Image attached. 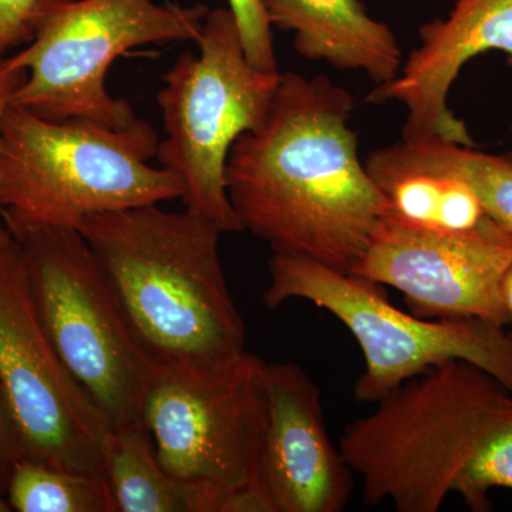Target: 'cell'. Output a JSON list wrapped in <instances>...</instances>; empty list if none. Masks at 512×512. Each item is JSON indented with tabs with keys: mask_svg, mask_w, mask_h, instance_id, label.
Returning <instances> with one entry per match:
<instances>
[{
	"mask_svg": "<svg viewBox=\"0 0 512 512\" xmlns=\"http://www.w3.org/2000/svg\"><path fill=\"white\" fill-rule=\"evenodd\" d=\"M353 109L352 94L328 77L282 73L264 123L229 151V201L274 254L350 272L386 214L359 157Z\"/></svg>",
	"mask_w": 512,
	"mask_h": 512,
	"instance_id": "1",
	"label": "cell"
},
{
	"mask_svg": "<svg viewBox=\"0 0 512 512\" xmlns=\"http://www.w3.org/2000/svg\"><path fill=\"white\" fill-rule=\"evenodd\" d=\"M76 228L157 369L205 372L247 352L245 322L222 269V232L210 221L153 204L92 215Z\"/></svg>",
	"mask_w": 512,
	"mask_h": 512,
	"instance_id": "2",
	"label": "cell"
},
{
	"mask_svg": "<svg viewBox=\"0 0 512 512\" xmlns=\"http://www.w3.org/2000/svg\"><path fill=\"white\" fill-rule=\"evenodd\" d=\"M512 423V393L461 360L426 370L377 400L339 441L366 504L437 512L458 494L474 512L491 510L485 468Z\"/></svg>",
	"mask_w": 512,
	"mask_h": 512,
	"instance_id": "3",
	"label": "cell"
},
{
	"mask_svg": "<svg viewBox=\"0 0 512 512\" xmlns=\"http://www.w3.org/2000/svg\"><path fill=\"white\" fill-rule=\"evenodd\" d=\"M0 134L6 224L76 228L92 215L183 198V181L150 165L160 141L147 121H55L10 104Z\"/></svg>",
	"mask_w": 512,
	"mask_h": 512,
	"instance_id": "4",
	"label": "cell"
},
{
	"mask_svg": "<svg viewBox=\"0 0 512 512\" xmlns=\"http://www.w3.org/2000/svg\"><path fill=\"white\" fill-rule=\"evenodd\" d=\"M195 43L200 53L178 57L157 93L165 138L156 157L183 181L185 210L234 234L244 229L225 185L229 151L264 123L282 73L249 63L229 8L208 12Z\"/></svg>",
	"mask_w": 512,
	"mask_h": 512,
	"instance_id": "5",
	"label": "cell"
},
{
	"mask_svg": "<svg viewBox=\"0 0 512 512\" xmlns=\"http://www.w3.org/2000/svg\"><path fill=\"white\" fill-rule=\"evenodd\" d=\"M210 9L153 0H42L29 47L6 59L25 70L10 104L43 119H87L114 128L137 120L106 89L111 64L144 45L197 42Z\"/></svg>",
	"mask_w": 512,
	"mask_h": 512,
	"instance_id": "6",
	"label": "cell"
},
{
	"mask_svg": "<svg viewBox=\"0 0 512 512\" xmlns=\"http://www.w3.org/2000/svg\"><path fill=\"white\" fill-rule=\"evenodd\" d=\"M382 285L302 256L274 254L262 295L275 311L292 299L338 318L359 343L365 367L359 402L376 403L413 377L453 360L480 367L512 393V336L483 319H427L400 311Z\"/></svg>",
	"mask_w": 512,
	"mask_h": 512,
	"instance_id": "7",
	"label": "cell"
},
{
	"mask_svg": "<svg viewBox=\"0 0 512 512\" xmlns=\"http://www.w3.org/2000/svg\"><path fill=\"white\" fill-rule=\"evenodd\" d=\"M22 248L53 346L110 429L141 423L157 367L138 345L99 258L73 227L6 224Z\"/></svg>",
	"mask_w": 512,
	"mask_h": 512,
	"instance_id": "8",
	"label": "cell"
},
{
	"mask_svg": "<svg viewBox=\"0 0 512 512\" xmlns=\"http://www.w3.org/2000/svg\"><path fill=\"white\" fill-rule=\"evenodd\" d=\"M0 389L23 458L104 477L109 423L47 335L12 234L0 245Z\"/></svg>",
	"mask_w": 512,
	"mask_h": 512,
	"instance_id": "9",
	"label": "cell"
},
{
	"mask_svg": "<svg viewBox=\"0 0 512 512\" xmlns=\"http://www.w3.org/2000/svg\"><path fill=\"white\" fill-rule=\"evenodd\" d=\"M265 365L245 352L205 372L156 369L141 423L170 476L227 490L255 480L266 423Z\"/></svg>",
	"mask_w": 512,
	"mask_h": 512,
	"instance_id": "10",
	"label": "cell"
},
{
	"mask_svg": "<svg viewBox=\"0 0 512 512\" xmlns=\"http://www.w3.org/2000/svg\"><path fill=\"white\" fill-rule=\"evenodd\" d=\"M512 235L493 220L470 232H440L380 220L349 274L404 296L427 319H483L507 326L505 272Z\"/></svg>",
	"mask_w": 512,
	"mask_h": 512,
	"instance_id": "11",
	"label": "cell"
},
{
	"mask_svg": "<svg viewBox=\"0 0 512 512\" xmlns=\"http://www.w3.org/2000/svg\"><path fill=\"white\" fill-rule=\"evenodd\" d=\"M258 478L275 512L345 510L355 473L330 440L318 384L292 362L266 363Z\"/></svg>",
	"mask_w": 512,
	"mask_h": 512,
	"instance_id": "12",
	"label": "cell"
},
{
	"mask_svg": "<svg viewBox=\"0 0 512 512\" xmlns=\"http://www.w3.org/2000/svg\"><path fill=\"white\" fill-rule=\"evenodd\" d=\"M419 35L420 45L399 74L376 86L366 100L403 104V138H441L477 147L466 123L448 109V94L474 57L498 50L512 59V0H456L446 19L431 20Z\"/></svg>",
	"mask_w": 512,
	"mask_h": 512,
	"instance_id": "13",
	"label": "cell"
},
{
	"mask_svg": "<svg viewBox=\"0 0 512 512\" xmlns=\"http://www.w3.org/2000/svg\"><path fill=\"white\" fill-rule=\"evenodd\" d=\"M264 5L271 25L292 33L303 59L365 73L376 86L392 82L402 69L393 30L373 19L360 0H264Z\"/></svg>",
	"mask_w": 512,
	"mask_h": 512,
	"instance_id": "14",
	"label": "cell"
},
{
	"mask_svg": "<svg viewBox=\"0 0 512 512\" xmlns=\"http://www.w3.org/2000/svg\"><path fill=\"white\" fill-rule=\"evenodd\" d=\"M367 173L386 202V217L440 232H470L491 220L470 184L403 140L372 151Z\"/></svg>",
	"mask_w": 512,
	"mask_h": 512,
	"instance_id": "15",
	"label": "cell"
},
{
	"mask_svg": "<svg viewBox=\"0 0 512 512\" xmlns=\"http://www.w3.org/2000/svg\"><path fill=\"white\" fill-rule=\"evenodd\" d=\"M103 471L116 512H220L228 491L170 476L143 423L107 431Z\"/></svg>",
	"mask_w": 512,
	"mask_h": 512,
	"instance_id": "16",
	"label": "cell"
},
{
	"mask_svg": "<svg viewBox=\"0 0 512 512\" xmlns=\"http://www.w3.org/2000/svg\"><path fill=\"white\" fill-rule=\"evenodd\" d=\"M6 500L18 512H116L106 477L20 458L10 474Z\"/></svg>",
	"mask_w": 512,
	"mask_h": 512,
	"instance_id": "17",
	"label": "cell"
},
{
	"mask_svg": "<svg viewBox=\"0 0 512 512\" xmlns=\"http://www.w3.org/2000/svg\"><path fill=\"white\" fill-rule=\"evenodd\" d=\"M433 163L470 184L484 211L512 235V158L491 156L441 138H403Z\"/></svg>",
	"mask_w": 512,
	"mask_h": 512,
	"instance_id": "18",
	"label": "cell"
},
{
	"mask_svg": "<svg viewBox=\"0 0 512 512\" xmlns=\"http://www.w3.org/2000/svg\"><path fill=\"white\" fill-rule=\"evenodd\" d=\"M234 13L249 63L266 72L278 70L274 35L264 0H228Z\"/></svg>",
	"mask_w": 512,
	"mask_h": 512,
	"instance_id": "19",
	"label": "cell"
},
{
	"mask_svg": "<svg viewBox=\"0 0 512 512\" xmlns=\"http://www.w3.org/2000/svg\"><path fill=\"white\" fill-rule=\"evenodd\" d=\"M40 2L0 0V56L32 40L33 19Z\"/></svg>",
	"mask_w": 512,
	"mask_h": 512,
	"instance_id": "20",
	"label": "cell"
},
{
	"mask_svg": "<svg viewBox=\"0 0 512 512\" xmlns=\"http://www.w3.org/2000/svg\"><path fill=\"white\" fill-rule=\"evenodd\" d=\"M20 458H23L22 448L0 389V494L5 497L10 474Z\"/></svg>",
	"mask_w": 512,
	"mask_h": 512,
	"instance_id": "21",
	"label": "cell"
},
{
	"mask_svg": "<svg viewBox=\"0 0 512 512\" xmlns=\"http://www.w3.org/2000/svg\"><path fill=\"white\" fill-rule=\"evenodd\" d=\"M25 76V70H9L6 69V64L3 72L0 73V130H2L5 111L10 106L12 94L15 92L16 87L19 86V83L25 79ZM0 148H2V134H0ZM0 217H3L2 207H0Z\"/></svg>",
	"mask_w": 512,
	"mask_h": 512,
	"instance_id": "22",
	"label": "cell"
},
{
	"mask_svg": "<svg viewBox=\"0 0 512 512\" xmlns=\"http://www.w3.org/2000/svg\"><path fill=\"white\" fill-rule=\"evenodd\" d=\"M503 299L505 308H507L508 315H510L512 323V262L508 266L507 272L504 275L503 281Z\"/></svg>",
	"mask_w": 512,
	"mask_h": 512,
	"instance_id": "23",
	"label": "cell"
},
{
	"mask_svg": "<svg viewBox=\"0 0 512 512\" xmlns=\"http://www.w3.org/2000/svg\"><path fill=\"white\" fill-rule=\"evenodd\" d=\"M9 229L6 227V222L3 220V217H0V245L6 241V238L9 237Z\"/></svg>",
	"mask_w": 512,
	"mask_h": 512,
	"instance_id": "24",
	"label": "cell"
},
{
	"mask_svg": "<svg viewBox=\"0 0 512 512\" xmlns=\"http://www.w3.org/2000/svg\"><path fill=\"white\" fill-rule=\"evenodd\" d=\"M10 511H12V508H10L8 500H6L5 495L0 494V512H10Z\"/></svg>",
	"mask_w": 512,
	"mask_h": 512,
	"instance_id": "25",
	"label": "cell"
},
{
	"mask_svg": "<svg viewBox=\"0 0 512 512\" xmlns=\"http://www.w3.org/2000/svg\"><path fill=\"white\" fill-rule=\"evenodd\" d=\"M5 64H6V57L0 56V73H2L3 69H5Z\"/></svg>",
	"mask_w": 512,
	"mask_h": 512,
	"instance_id": "26",
	"label": "cell"
},
{
	"mask_svg": "<svg viewBox=\"0 0 512 512\" xmlns=\"http://www.w3.org/2000/svg\"><path fill=\"white\" fill-rule=\"evenodd\" d=\"M508 66H510V67H511V70H512V59L508 60ZM510 157L512 158V153H511V156H510Z\"/></svg>",
	"mask_w": 512,
	"mask_h": 512,
	"instance_id": "27",
	"label": "cell"
}]
</instances>
